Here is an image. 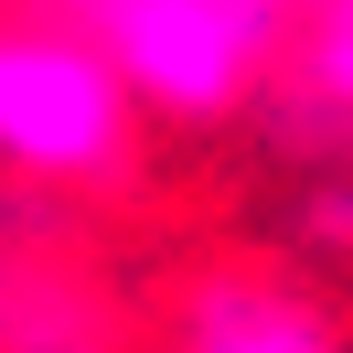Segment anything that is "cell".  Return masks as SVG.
Here are the masks:
<instances>
[{
  "mask_svg": "<svg viewBox=\"0 0 353 353\" xmlns=\"http://www.w3.org/2000/svg\"><path fill=\"white\" fill-rule=\"evenodd\" d=\"M289 236H300V257H321V268H353V161H310Z\"/></svg>",
  "mask_w": 353,
  "mask_h": 353,
  "instance_id": "8992f818",
  "label": "cell"
},
{
  "mask_svg": "<svg viewBox=\"0 0 353 353\" xmlns=\"http://www.w3.org/2000/svg\"><path fill=\"white\" fill-rule=\"evenodd\" d=\"M0 353H118V332H108V310H97L86 289H65V279H43V289L0 279Z\"/></svg>",
  "mask_w": 353,
  "mask_h": 353,
  "instance_id": "5b68a950",
  "label": "cell"
},
{
  "mask_svg": "<svg viewBox=\"0 0 353 353\" xmlns=\"http://www.w3.org/2000/svg\"><path fill=\"white\" fill-rule=\"evenodd\" d=\"M139 97L54 11H0V172L32 193H108L139 172Z\"/></svg>",
  "mask_w": 353,
  "mask_h": 353,
  "instance_id": "7a4b0ae2",
  "label": "cell"
},
{
  "mask_svg": "<svg viewBox=\"0 0 353 353\" xmlns=\"http://www.w3.org/2000/svg\"><path fill=\"white\" fill-rule=\"evenodd\" d=\"M32 11L75 22L129 75V97L172 129L246 118L289 54V22H300V0H32Z\"/></svg>",
  "mask_w": 353,
  "mask_h": 353,
  "instance_id": "6da1fadb",
  "label": "cell"
},
{
  "mask_svg": "<svg viewBox=\"0 0 353 353\" xmlns=\"http://www.w3.org/2000/svg\"><path fill=\"white\" fill-rule=\"evenodd\" d=\"M172 353H343V332H332L321 300H300V289L236 268V279H203L193 300H182Z\"/></svg>",
  "mask_w": 353,
  "mask_h": 353,
  "instance_id": "277c9868",
  "label": "cell"
},
{
  "mask_svg": "<svg viewBox=\"0 0 353 353\" xmlns=\"http://www.w3.org/2000/svg\"><path fill=\"white\" fill-rule=\"evenodd\" d=\"M268 129L310 161H353V0H300L289 54L268 75Z\"/></svg>",
  "mask_w": 353,
  "mask_h": 353,
  "instance_id": "3957f363",
  "label": "cell"
}]
</instances>
